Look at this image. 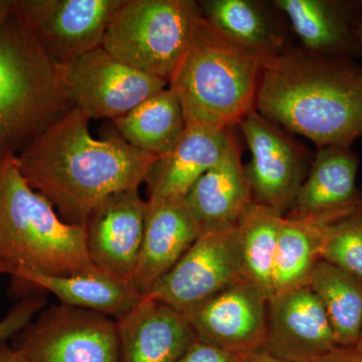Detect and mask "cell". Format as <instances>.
I'll use <instances>...</instances> for the list:
<instances>
[{"mask_svg": "<svg viewBox=\"0 0 362 362\" xmlns=\"http://www.w3.org/2000/svg\"><path fill=\"white\" fill-rule=\"evenodd\" d=\"M6 156H4V154L2 153L1 150H0V165H1L2 161L4 160V158H6Z\"/></svg>", "mask_w": 362, "mask_h": 362, "instance_id": "8d00e7d4", "label": "cell"}, {"mask_svg": "<svg viewBox=\"0 0 362 362\" xmlns=\"http://www.w3.org/2000/svg\"><path fill=\"white\" fill-rule=\"evenodd\" d=\"M240 127L251 152L245 171L252 202L285 216L310 169L306 150L256 110L245 117Z\"/></svg>", "mask_w": 362, "mask_h": 362, "instance_id": "8fae6325", "label": "cell"}, {"mask_svg": "<svg viewBox=\"0 0 362 362\" xmlns=\"http://www.w3.org/2000/svg\"><path fill=\"white\" fill-rule=\"evenodd\" d=\"M202 233L187 201L147 204L144 235L132 281L143 297L168 274Z\"/></svg>", "mask_w": 362, "mask_h": 362, "instance_id": "ac0fdd59", "label": "cell"}, {"mask_svg": "<svg viewBox=\"0 0 362 362\" xmlns=\"http://www.w3.org/2000/svg\"><path fill=\"white\" fill-rule=\"evenodd\" d=\"M197 339L240 357L263 349L268 301L246 280L240 281L185 314Z\"/></svg>", "mask_w": 362, "mask_h": 362, "instance_id": "7c38bea8", "label": "cell"}, {"mask_svg": "<svg viewBox=\"0 0 362 362\" xmlns=\"http://www.w3.org/2000/svg\"><path fill=\"white\" fill-rule=\"evenodd\" d=\"M313 362H362V352L356 347L337 346Z\"/></svg>", "mask_w": 362, "mask_h": 362, "instance_id": "f546056e", "label": "cell"}, {"mask_svg": "<svg viewBox=\"0 0 362 362\" xmlns=\"http://www.w3.org/2000/svg\"><path fill=\"white\" fill-rule=\"evenodd\" d=\"M202 18L192 0H124L102 47L136 71L170 82Z\"/></svg>", "mask_w": 362, "mask_h": 362, "instance_id": "8992f818", "label": "cell"}, {"mask_svg": "<svg viewBox=\"0 0 362 362\" xmlns=\"http://www.w3.org/2000/svg\"><path fill=\"white\" fill-rule=\"evenodd\" d=\"M16 279L54 295L62 304L86 309L118 320L143 299L130 279L97 268L73 276L18 271Z\"/></svg>", "mask_w": 362, "mask_h": 362, "instance_id": "ffe728a7", "label": "cell"}, {"mask_svg": "<svg viewBox=\"0 0 362 362\" xmlns=\"http://www.w3.org/2000/svg\"><path fill=\"white\" fill-rule=\"evenodd\" d=\"M242 280L245 279L235 226L202 233L146 296L185 314Z\"/></svg>", "mask_w": 362, "mask_h": 362, "instance_id": "30bf717a", "label": "cell"}, {"mask_svg": "<svg viewBox=\"0 0 362 362\" xmlns=\"http://www.w3.org/2000/svg\"><path fill=\"white\" fill-rule=\"evenodd\" d=\"M124 0H13L11 14L58 64L101 47Z\"/></svg>", "mask_w": 362, "mask_h": 362, "instance_id": "9c48e42d", "label": "cell"}, {"mask_svg": "<svg viewBox=\"0 0 362 362\" xmlns=\"http://www.w3.org/2000/svg\"><path fill=\"white\" fill-rule=\"evenodd\" d=\"M185 201L202 233L237 226L252 194L235 138L220 161L194 183Z\"/></svg>", "mask_w": 362, "mask_h": 362, "instance_id": "d6986e66", "label": "cell"}, {"mask_svg": "<svg viewBox=\"0 0 362 362\" xmlns=\"http://www.w3.org/2000/svg\"><path fill=\"white\" fill-rule=\"evenodd\" d=\"M199 4L204 20L262 61L283 52L282 35L259 2L204 0Z\"/></svg>", "mask_w": 362, "mask_h": 362, "instance_id": "603a6c76", "label": "cell"}, {"mask_svg": "<svg viewBox=\"0 0 362 362\" xmlns=\"http://www.w3.org/2000/svg\"><path fill=\"white\" fill-rule=\"evenodd\" d=\"M358 157L350 146L318 149L285 216L328 225L362 206L356 187Z\"/></svg>", "mask_w": 362, "mask_h": 362, "instance_id": "9a60e30c", "label": "cell"}, {"mask_svg": "<svg viewBox=\"0 0 362 362\" xmlns=\"http://www.w3.org/2000/svg\"><path fill=\"white\" fill-rule=\"evenodd\" d=\"M16 349L28 362H121L116 320L64 304L28 324Z\"/></svg>", "mask_w": 362, "mask_h": 362, "instance_id": "ba28073f", "label": "cell"}, {"mask_svg": "<svg viewBox=\"0 0 362 362\" xmlns=\"http://www.w3.org/2000/svg\"><path fill=\"white\" fill-rule=\"evenodd\" d=\"M255 109L318 149L362 137V68L349 59L282 52L262 64Z\"/></svg>", "mask_w": 362, "mask_h": 362, "instance_id": "7a4b0ae2", "label": "cell"}, {"mask_svg": "<svg viewBox=\"0 0 362 362\" xmlns=\"http://www.w3.org/2000/svg\"><path fill=\"white\" fill-rule=\"evenodd\" d=\"M178 362H242V357L216 349L197 338Z\"/></svg>", "mask_w": 362, "mask_h": 362, "instance_id": "f1b7e54d", "label": "cell"}, {"mask_svg": "<svg viewBox=\"0 0 362 362\" xmlns=\"http://www.w3.org/2000/svg\"><path fill=\"white\" fill-rule=\"evenodd\" d=\"M233 138L230 130L187 126L177 144L150 166L144 181L148 190L147 204L156 206L185 199L194 183L220 161Z\"/></svg>", "mask_w": 362, "mask_h": 362, "instance_id": "e0dca14e", "label": "cell"}, {"mask_svg": "<svg viewBox=\"0 0 362 362\" xmlns=\"http://www.w3.org/2000/svg\"><path fill=\"white\" fill-rule=\"evenodd\" d=\"M58 70L71 108L90 120H114L168 87L166 81L134 70L102 47L59 64Z\"/></svg>", "mask_w": 362, "mask_h": 362, "instance_id": "52a82bcc", "label": "cell"}, {"mask_svg": "<svg viewBox=\"0 0 362 362\" xmlns=\"http://www.w3.org/2000/svg\"><path fill=\"white\" fill-rule=\"evenodd\" d=\"M242 362H292L285 361V359L279 358L274 356L270 352L264 349L255 350L250 352L246 356H242Z\"/></svg>", "mask_w": 362, "mask_h": 362, "instance_id": "1f68e13d", "label": "cell"}, {"mask_svg": "<svg viewBox=\"0 0 362 362\" xmlns=\"http://www.w3.org/2000/svg\"><path fill=\"white\" fill-rule=\"evenodd\" d=\"M13 4V0H0V23L11 13Z\"/></svg>", "mask_w": 362, "mask_h": 362, "instance_id": "d6a6232c", "label": "cell"}, {"mask_svg": "<svg viewBox=\"0 0 362 362\" xmlns=\"http://www.w3.org/2000/svg\"><path fill=\"white\" fill-rule=\"evenodd\" d=\"M321 257L362 279V206L325 226Z\"/></svg>", "mask_w": 362, "mask_h": 362, "instance_id": "4316f807", "label": "cell"}, {"mask_svg": "<svg viewBox=\"0 0 362 362\" xmlns=\"http://www.w3.org/2000/svg\"><path fill=\"white\" fill-rule=\"evenodd\" d=\"M4 273L11 274V271H9L8 267L4 264V262L2 261L1 258H0V274Z\"/></svg>", "mask_w": 362, "mask_h": 362, "instance_id": "e575fe53", "label": "cell"}, {"mask_svg": "<svg viewBox=\"0 0 362 362\" xmlns=\"http://www.w3.org/2000/svg\"><path fill=\"white\" fill-rule=\"evenodd\" d=\"M310 54L349 59L362 49L352 11L356 4L330 0H276Z\"/></svg>", "mask_w": 362, "mask_h": 362, "instance_id": "44dd1931", "label": "cell"}, {"mask_svg": "<svg viewBox=\"0 0 362 362\" xmlns=\"http://www.w3.org/2000/svg\"><path fill=\"white\" fill-rule=\"evenodd\" d=\"M0 362H28L16 347H11L0 340Z\"/></svg>", "mask_w": 362, "mask_h": 362, "instance_id": "4dcf8cb0", "label": "cell"}, {"mask_svg": "<svg viewBox=\"0 0 362 362\" xmlns=\"http://www.w3.org/2000/svg\"><path fill=\"white\" fill-rule=\"evenodd\" d=\"M116 322L121 362H178L197 339L185 314L148 296Z\"/></svg>", "mask_w": 362, "mask_h": 362, "instance_id": "2e32d148", "label": "cell"}, {"mask_svg": "<svg viewBox=\"0 0 362 362\" xmlns=\"http://www.w3.org/2000/svg\"><path fill=\"white\" fill-rule=\"evenodd\" d=\"M71 109L58 65L13 14L0 23V150L18 156Z\"/></svg>", "mask_w": 362, "mask_h": 362, "instance_id": "5b68a950", "label": "cell"}, {"mask_svg": "<svg viewBox=\"0 0 362 362\" xmlns=\"http://www.w3.org/2000/svg\"><path fill=\"white\" fill-rule=\"evenodd\" d=\"M308 286L322 305L338 346L356 347L362 327V279L320 259Z\"/></svg>", "mask_w": 362, "mask_h": 362, "instance_id": "cb8c5ba5", "label": "cell"}, {"mask_svg": "<svg viewBox=\"0 0 362 362\" xmlns=\"http://www.w3.org/2000/svg\"><path fill=\"white\" fill-rule=\"evenodd\" d=\"M356 349L362 352V327L361 331V335H359L358 341L356 343Z\"/></svg>", "mask_w": 362, "mask_h": 362, "instance_id": "d590c367", "label": "cell"}, {"mask_svg": "<svg viewBox=\"0 0 362 362\" xmlns=\"http://www.w3.org/2000/svg\"><path fill=\"white\" fill-rule=\"evenodd\" d=\"M146 214L147 201L138 188L117 192L100 202L85 225L93 264L131 280L141 250Z\"/></svg>", "mask_w": 362, "mask_h": 362, "instance_id": "4fadbf2b", "label": "cell"}, {"mask_svg": "<svg viewBox=\"0 0 362 362\" xmlns=\"http://www.w3.org/2000/svg\"><path fill=\"white\" fill-rule=\"evenodd\" d=\"M356 35L359 44L362 47V21H357L356 28Z\"/></svg>", "mask_w": 362, "mask_h": 362, "instance_id": "836d02e7", "label": "cell"}, {"mask_svg": "<svg viewBox=\"0 0 362 362\" xmlns=\"http://www.w3.org/2000/svg\"><path fill=\"white\" fill-rule=\"evenodd\" d=\"M283 218L270 207L252 202L237 225L243 276L267 301L274 296V262Z\"/></svg>", "mask_w": 362, "mask_h": 362, "instance_id": "d4e9b609", "label": "cell"}, {"mask_svg": "<svg viewBox=\"0 0 362 362\" xmlns=\"http://www.w3.org/2000/svg\"><path fill=\"white\" fill-rule=\"evenodd\" d=\"M325 226L318 221L283 218L274 262V296L309 285L314 268L322 259Z\"/></svg>", "mask_w": 362, "mask_h": 362, "instance_id": "484cf974", "label": "cell"}, {"mask_svg": "<svg viewBox=\"0 0 362 362\" xmlns=\"http://www.w3.org/2000/svg\"><path fill=\"white\" fill-rule=\"evenodd\" d=\"M90 119L71 108L16 156L28 185L44 195L66 223L84 226L109 195L139 188L156 156L131 146L114 130L102 139Z\"/></svg>", "mask_w": 362, "mask_h": 362, "instance_id": "6da1fadb", "label": "cell"}, {"mask_svg": "<svg viewBox=\"0 0 362 362\" xmlns=\"http://www.w3.org/2000/svg\"><path fill=\"white\" fill-rule=\"evenodd\" d=\"M112 122L131 146L156 157L170 151L187 128L180 100L169 87Z\"/></svg>", "mask_w": 362, "mask_h": 362, "instance_id": "7402d4cb", "label": "cell"}, {"mask_svg": "<svg viewBox=\"0 0 362 362\" xmlns=\"http://www.w3.org/2000/svg\"><path fill=\"white\" fill-rule=\"evenodd\" d=\"M42 305H44L42 300L30 299L16 306L0 322V340L6 341L9 337H13L25 329L30 324L35 312L40 310Z\"/></svg>", "mask_w": 362, "mask_h": 362, "instance_id": "83f0119b", "label": "cell"}, {"mask_svg": "<svg viewBox=\"0 0 362 362\" xmlns=\"http://www.w3.org/2000/svg\"><path fill=\"white\" fill-rule=\"evenodd\" d=\"M322 305L309 286L275 295L268 301L263 349L292 362H313L337 347Z\"/></svg>", "mask_w": 362, "mask_h": 362, "instance_id": "5bb4252c", "label": "cell"}, {"mask_svg": "<svg viewBox=\"0 0 362 362\" xmlns=\"http://www.w3.org/2000/svg\"><path fill=\"white\" fill-rule=\"evenodd\" d=\"M262 61L202 16L168 87L187 126L228 131L256 110Z\"/></svg>", "mask_w": 362, "mask_h": 362, "instance_id": "3957f363", "label": "cell"}, {"mask_svg": "<svg viewBox=\"0 0 362 362\" xmlns=\"http://www.w3.org/2000/svg\"><path fill=\"white\" fill-rule=\"evenodd\" d=\"M0 258L11 274L73 276L97 268L84 226L66 223L28 185L13 156L0 165Z\"/></svg>", "mask_w": 362, "mask_h": 362, "instance_id": "277c9868", "label": "cell"}]
</instances>
